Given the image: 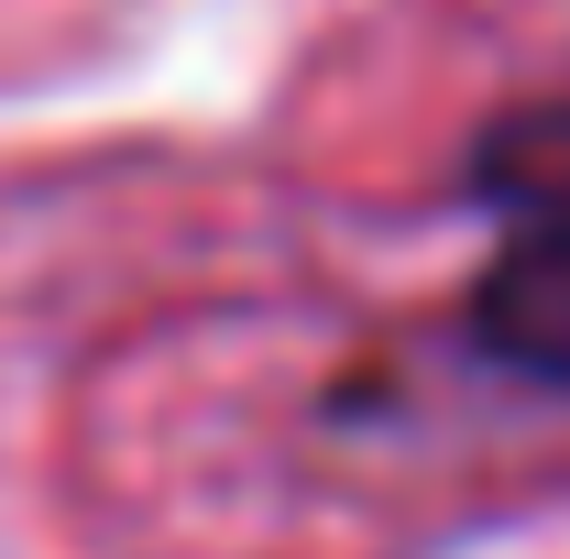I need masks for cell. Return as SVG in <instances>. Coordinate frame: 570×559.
Instances as JSON below:
<instances>
[{
  "mask_svg": "<svg viewBox=\"0 0 570 559\" xmlns=\"http://www.w3.org/2000/svg\"><path fill=\"white\" fill-rule=\"evenodd\" d=\"M472 187L494 198L504 242L472 285V341L504 373L570 395V110H515L483 133Z\"/></svg>",
  "mask_w": 570,
  "mask_h": 559,
  "instance_id": "cell-1",
  "label": "cell"
}]
</instances>
